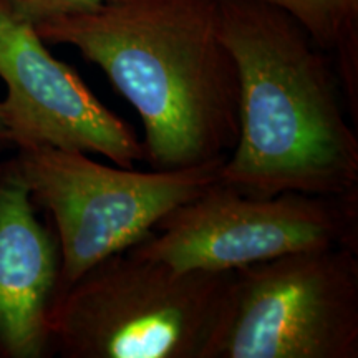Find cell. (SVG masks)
I'll list each match as a JSON object with an SVG mask.
<instances>
[{
    "mask_svg": "<svg viewBox=\"0 0 358 358\" xmlns=\"http://www.w3.org/2000/svg\"><path fill=\"white\" fill-rule=\"evenodd\" d=\"M35 30L77 48L131 103L151 169L201 166L236 146L239 80L217 0H110Z\"/></svg>",
    "mask_w": 358,
    "mask_h": 358,
    "instance_id": "obj_1",
    "label": "cell"
},
{
    "mask_svg": "<svg viewBox=\"0 0 358 358\" xmlns=\"http://www.w3.org/2000/svg\"><path fill=\"white\" fill-rule=\"evenodd\" d=\"M239 80V134L219 182L252 196L358 192V134L332 57L279 8L217 0Z\"/></svg>",
    "mask_w": 358,
    "mask_h": 358,
    "instance_id": "obj_2",
    "label": "cell"
},
{
    "mask_svg": "<svg viewBox=\"0 0 358 358\" xmlns=\"http://www.w3.org/2000/svg\"><path fill=\"white\" fill-rule=\"evenodd\" d=\"M232 271H179L111 254L50 310L52 352L65 358H209Z\"/></svg>",
    "mask_w": 358,
    "mask_h": 358,
    "instance_id": "obj_3",
    "label": "cell"
},
{
    "mask_svg": "<svg viewBox=\"0 0 358 358\" xmlns=\"http://www.w3.org/2000/svg\"><path fill=\"white\" fill-rule=\"evenodd\" d=\"M34 203L50 214L60 248V289L111 254L141 243L174 208L219 181L226 158L194 168L106 166L55 146L17 148Z\"/></svg>",
    "mask_w": 358,
    "mask_h": 358,
    "instance_id": "obj_4",
    "label": "cell"
},
{
    "mask_svg": "<svg viewBox=\"0 0 358 358\" xmlns=\"http://www.w3.org/2000/svg\"><path fill=\"white\" fill-rule=\"evenodd\" d=\"M358 250H299L232 271L209 358H357Z\"/></svg>",
    "mask_w": 358,
    "mask_h": 358,
    "instance_id": "obj_5",
    "label": "cell"
},
{
    "mask_svg": "<svg viewBox=\"0 0 358 358\" xmlns=\"http://www.w3.org/2000/svg\"><path fill=\"white\" fill-rule=\"evenodd\" d=\"M325 248L358 250V192L252 196L217 181L127 250L179 271L226 272Z\"/></svg>",
    "mask_w": 358,
    "mask_h": 358,
    "instance_id": "obj_6",
    "label": "cell"
},
{
    "mask_svg": "<svg viewBox=\"0 0 358 358\" xmlns=\"http://www.w3.org/2000/svg\"><path fill=\"white\" fill-rule=\"evenodd\" d=\"M0 78L12 145L101 155L122 168L145 161L136 133L55 58L35 27L0 6Z\"/></svg>",
    "mask_w": 358,
    "mask_h": 358,
    "instance_id": "obj_7",
    "label": "cell"
},
{
    "mask_svg": "<svg viewBox=\"0 0 358 358\" xmlns=\"http://www.w3.org/2000/svg\"><path fill=\"white\" fill-rule=\"evenodd\" d=\"M60 290V248L37 216L15 156L0 163V358L52 353L50 310Z\"/></svg>",
    "mask_w": 358,
    "mask_h": 358,
    "instance_id": "obj_8",
    "label": "cell"
},
{
    "mask_svg": "<svg viewBox=\"0 0 358 358\" xmlns=\"http://www.w3.org/2000/svg\"><path fill=\"white\" fill-rule=\"evenodd\" d=\"M297 20L332 57L348 115L358 127V0H257Z\"/></svg>",
    "mask_w": 358,
    "mask_h": 358,
    "instance_id": "obj_9",
    "label": "cell"
},
{
    "mask_svg": "<svg viewBox=\"0 0 358 358\" xmlns=\"http://www.w3.org/2000/svg\"><path fill=\"white\" fill-rule=\"evenodd\" d=\"M110 0H0V6L34 27L42 22L95 10Z\"/></svg>",
    "mask_w": 358,
    "mask_h": 358,
    "instance_id": "obj_10",
    "label": "cell"
},
{
    "mask_svg": "<svg viewBox=\"0 0 358 358\" xmlns=\"http://www.w3.org/2000/svg\"><path fill=\"white\" fill-rule=\"evenodd\" d=\"M0 145H12V134H10V129H8L6 110H3L2 100H0Z\"/></svg>",
    "mask_w": 358,
    "mask_h": 358,
    "instance_id": "obj_11",
    "label": "cell"
}]
</instances>
